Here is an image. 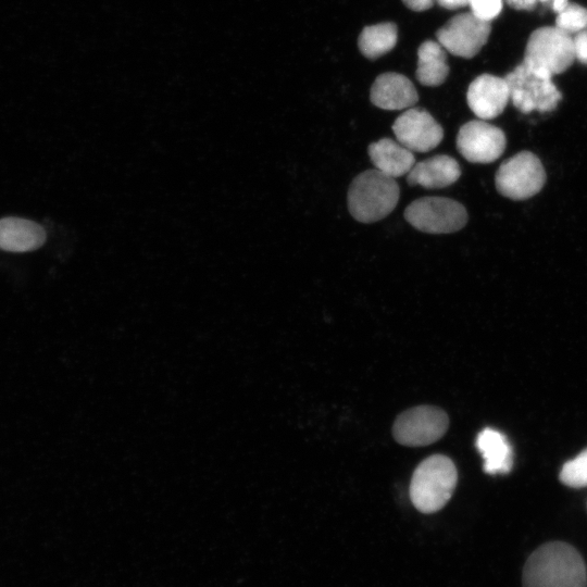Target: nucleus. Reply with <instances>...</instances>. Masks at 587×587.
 <instances>
[{
	"label": "nucleus",
	"mask_w": 587,
	"mask_h": 587,
	"mask_svg": "<svg viewBox=\"0 0 587 587\" xmlns=\"http://www.w3.org/2000/svg\"><path fill=\"white\" fill-rule=\"evenodd\" d=\"M523 587H587V571L580 553L562 541L547 542L527 559Z\"/></svg>",
	"instance_id": "obj_1"
},
{
	"label": "nucleus",
	"mask_w": 587,
	"mask_h": 587,
	"mask_svg": "<svg viewBox=\"0 0 587 587\" xmlns=\"http://www.w3.org/2000/svg\"><path fill=\"white\" fill-rule=\"evenodd\" d=\"M400 189L392 178L376 168L360 173L348 189V209L352 217L373 223L386 217L397 205Z\"/></svg>",
	"instance_id": "obj_2"
},
{
	"label": "nucleus",
	"mask_w": 587,
	"mask_h": 587,
	"mask_svg": "<svg viewBox=\"0 0 587 587\" xmlns=\"http://www.w3.org/2000/svg\"><path fill=\"white\" fill-rule=\"evenodd\" d=\"M457 482L454 463L442 454L430 455L417 465L412 475L411 501L423 513L436 512L449 501Z\"/></svg>",
	"instance_id": "obj_3"
},
{
	"label": "nucleus",
	"mask_w": 587,
	"mask_h": 587,
	"mask_svg": "<svg viewBox=\"0 0 587 587\" xmlns=\"http://www.w3.org/2000/svg\"><path fill=\"white\" fill-rule=\"evenodd\" d=\"M575 61L573 38L557 26L535 29L526 43L524 64L535 73L551 77Z\"/></svg>",
	"instance_id": "obj_4"
},
{
	"label": "nucleus",
	"mask_w": 587,
	"mask_h": 587,
	"mask_svg": "<svg viewBox=\"0 0 587 587\" xmlns=\"http://www.w3.org/2000/svg\"><path fill=\"white\" fill-rule=\"evenodd\" d=\"M546 182L539 158L521 151L504 160L498 167L495 184L498 192L512 200H525L538 193Z\"/></svg>",
	"instance_id": "obj_5"
},
{
	"label": "nucleus",
	"mask_w": 587,
	"mask_h": 587,
	"mask_svg": "<svg viewBox=\"0 0 587 587\" xmlns=\"http://www.w3.org/2000/svg\"><path fill=\"white\" fill-rule=\"evenodd\" d=\"M404 218L423 233L450 234L465 226L467 212L457 200L446 197H423L407 207Z\"/></svg>",
	"instance_id": "obj_6"
},
{
	"label": "nucleus",
	"mask_w": 587,
	"mask_h": 587,
	"mask_svg": "<svg viewBox=\"0 0 587 587\" xmlns=\"http://www.w3.org/2000/svg\"><path fill=\"white\" fill-rule=\"evenodd\" d=\"M510 99L522 113L553 111L562 96L551 77L541 76L524 63L517 65L505 77Z\"/></svg>",
	"instance_id": "obj_7"
},
{
	"label": "nucleus",
	"mask_w": 587,
	"mask_h": 587,
	"mask_svg": "<svg viewBox=\"0 0 587 587\" xmlns=\"http://www.w3.org/2000/svg\"><path fill=\"white\" fill-rule=\"evenodd\" d=\"M447 413L437 407L420 405L402 412L392 427L394 438L408 447L427 446L448 429Z\"/></svg>",
	"instance_id": "obj_8"
},
{
	"label": "nucleus",
	"mask_w": 587,
	"mask_h": 587,
	"mask_svg": "<svg viewBox=\"0 0 587 587\" xmlns=\"http://www.w3.org/2000/svg\"><path fill=\"white\" fill-rule=\"evenodd\" d=\"M490 29V22L472 12L462 13L452 17L437 32V40L453 55L471 59L486 43Z\"/></svg>",
	"instance_id": "obj_9"
},
{
	"label": "nucleus",
	"mask_w": 587,
	"mask_h": 587,
	"mask_svg": "<svg viewBox=\"0 0 587 587\" xmlns=\"http://www.w3.org/2000/svg\"><path fill=\"white\" fill-rule=\"evenodd\" d=\"M505 135L499 127L474 120L463 124L457 136V148L472 163L487 164L496 161L504 151Z\"/></svg>",
	"instance_id": "obj_10"
},
{
	"label": "nucleus",
	"mask_w": 587,
	"mask_h": 587,
	"mask_svg": "<svg viewBox=\"0 0 587 587\" xmlns=\"http://www.w3.org/2000/svg\"><path fill=\"white\" fill-rule=\"evenodd\" d=\"M396 139L412 152H428L444 138L440 124L422 108H409L392 124Z\"/></svg>",
	"instance_id": "obj_11"
},
{
	"label": "nucleus",
	"mask_w": 587,
	"mask_h": 587,
	"mask_svg": "<svg viewBox=\"0 0 587 587\" xmlns=\"http://www.w3.org/2000/svg\"><path fill=\"white\" fill-rule=\"evenodd\" d=\"M466 100L479 120H492L503 112L510 100L508 83L504 77L479 75L470 84Z\"/></svg>",
	"instance_id": "obj_12"
},
{
	"label": "nucleus",
	"mask_w": 587,
	"mask_h": 587,
	"mask_svg": "<svg viewBox=\"0 0 587 587\" xmlns=\"http://www.w3.org/2000/svg\"><path fill=\"white\" fill-rule=\"evenodd\" d=\"M417 100L419 95L411 80L398 73L379 75L371 88V101L384 110L409 109Z\"/></svg>",
	"instance_id": "obj_13"
},
{
	"label": "nucleus",
	"mask_w": 587,
	"mask_h": 587,
	"mask_svg": "<svg viewBox=\"0 0 587 587\" xmlns=\"http://www.w3.org/2000/svg\"><path fill=\"white\" fill-rule=\"evenodd\" d=\"M460 175L457 160L447 154H438L415 163L407 175V182L410 186L438 189L452 185Z\"/></svg>",
	"instance_id": "obj_14"
},
{
	"label": "nucleus",
	"mask_w": 587,
	"mask_h": 587,
	"mask_svg": "<svg viewBox=\"0 0 587 587\" xmlns=\"http://www.w3.org/2000/svg\"><path fill=\"white\" fill-rule=\"evenodd\" d=\"M46 232L29 220L3 217L0 220V249L11 252L36 250L43 245Z\"/></svg>",
	"instance_id": "obj_15"
},
{
	"label": "nucleus",
	"mask_w": 587,
	"mask_h": 587,
	"mask_svg": "<svg viewBox=\"0 0 587 587\" xmlns=\"http://www.w3.org/2000/svg\"><path fill=\"white\" fill-rule=\"evenodd\" d=\"M367 152L375 168L392 178L408 174L415 164L413 152L391 138L372 142Z\"/></svg>",
	"instance_id": "obj_16"
},
{
	"label": "nucleus",
	"mask_w": 587,
	"mask_h": 587,
	"mask_svg": "<svg viewBox=\"0 0 587 587\" xmlns=\"http://www.w3.org/2000/svg\"><path fill=\"white\" fill-rule=\"evenodd\" d=\"M476 448L484 460L488 474H505L513 465V450L507 437L494 429L484 428L476 438Z\"/></svg>",
	"instance_id": "obj_17"
},
{
	"label": "nucleus",
	"mask_w": 587,
	"mask_h": 587,
	"mask_svg": "<svg viewBox=\"0 0 587 587\" xmlns=\"http://www.w3.org/2000/svg\"><path fill=\"white\" fill-rule=\"evenodd\" d=\"M449 73L445 48L436 41L426 40L417 50V80L428 87L441 85Z\"/></svg>",
	"instance_id": "obj_18"
},
{
	"label": "nucleus",
	"mask_w": 587,
	"mask_h": 587,
	"mask_svg": "<svg viewBox=\"0 0 587 587\" xmlns=\"http://www.w3.org/2000/svg\"><path fill=\"white\" fill-rule=\"evenodd\" d=\"M397 38V26L391 22L366 26L360 34L359 48L366 58L376 59L389 52Z\"/></svg>",
	"instance_id": "obj_19"
},
{
	"label": "nucleus",
	"mask_w": 587,
	"mask_h": 587,
	"mask_svg": "<svg viewBox=\"0 0 587 587\" xmlns=\"http://www.w3.org/2000/svg\"><path fill=\"white\" fill-rule=\"evenodd\" d=\"M560 480L574 488L587 486V448L564 463L560 472Z\"/></svg>",
	"instance_id": "obj_20"
},
{
	"label": "nucleus",
	"mask_w": 587,
	"mask_h": 587,
	"mask_svg": "<svg viewBox=\"0 0 587 587\" xmlns=\"http://www.w3.org/2000/svg\"><path fill=\"white\" fill-rule=\"evenodd\" d=\"M555 26L570 35L586 29L587 9L577 3H569L558 13Z\"/></svg>",
	"instance_id": "obj_21"
},
{
	"label": "nucleus",
	"mask_w": 587,
	"mask_h": 587,
	"mask_svg": "<svg viewBox=\"0 0 587 587\" xmlns=\"http://www.w3.org/2000/svg\"><path fill=\"white\" fill-rule=\"evenodd\" d=\"M471 12L477 17L490 22L502 10V0H469Z\"/></svg>",
	"instance_id": "obj_22"
},
{
	"label": "nucleus",
	"mask_w": 587,
	"mask_h": 587,
	"mask_svg": "<svg viewBox=\"0 0 587 587\" xmlns=\"http://www.w3.org/2000/svg\"><path fill=\"white\" fill-rule=\"evenodd\" d=\"M573 46L575 59L587 65V28L575 35Z\"/></svg>",
	"instance_id": "obj_23"
},
{
	"label": "nucleus",
	"mask_w": 587,
	"mask_h": 587,
	"mask_svg": "<svg viewBox=\"0 0 587 587\" xmlns=\"http://www.w3.org/2000/svg\"><path fill=\"white\" fill-rule=\"evenodd\" d=\"M515 10L532 11L538 2L546 4L547 0H505Z\"/></svg>",
	"instance_id": "obj_24"
},
{
	"label": "nucleus",
	"mask_w": 587,
	"mask_h": 587,
	"mask_svg": "<svg viewBox=\"0 0 587 587\" xmlns=\"http://www.w3.org/2000/svg\"><path fill=\"white\" fill-rule=\"evenodd\" d=\"M403 3L413 11H426L430 9L436 0H402Z\"/></svg>",
	"instance_id": "obj_25"
},
{
	"label": "nucleus",
	"mask_w": 587,
	"mask_h": 587,
	"mask_svg": "<svg viewBox=\"0 0 587 587\" xmlns=\"http://www.w3.org/2000/svg\"><path fill=\"white\" fill-rule=\"evenodd\" d=\"M436 2L449 10H455L469 5V0H436Z\"/></svg>",
	"instance_id": "obj_26"
},
{
	"label": "nucleus",
	"mask_w": 587,
	"mask_h": 587,
	"mask_svg": "<svg viewBox=\"0 0 587 587\" xmlns=\"http://www.w3.org/2000/svg\"><path fill=\"white\" fill-rule=\"evenodd\" d=\"M569 0H547L546 7L550 8L555 13L561 12L567 4Z\"/></svg>",
	"instance_id": "obj_27"
}]
</instances>
